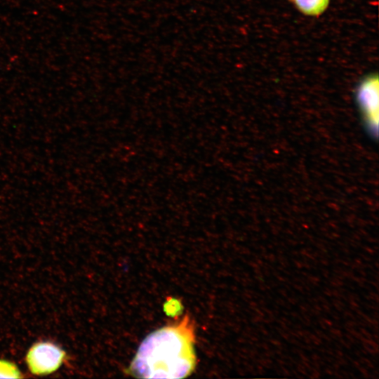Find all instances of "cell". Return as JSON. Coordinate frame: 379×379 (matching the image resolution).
<instances>
[{
    "instance_id": "3",
    "label": "cell",
    "mask_w": 379,
    "mask_h": 379,
    "mask_svg": "<svg viewBox=\"0 0 379 379\" xmlns=\"http://www.w3.org/2000/svg\"><path fill=\"white\" fill-rule=\"evenodd\" d=\"M356 99L368 132L377 138L379 121V81L377 74L364 77L357 86Z\"/></svg>"
},
{
    "instance_id": "4",
    "label": "cell",
    "mask_w": 379,
    "mask_h": 379,
    "mask_svg": "<svg viewBox=\"0 0 379 379\" xmlns=\"http://www.w3.org/2000/svg\"><path fill=\"white\" fill-rule=\"evenodd\" d=\"M291 4L302 14L318 17L328 8L330 0H289Z\"/></svg>"
},
{
    "instance_id": "1",
    "label": "cell",
    "mask_w": 379,
    "mask_h": 379,
    "mask_svg": "<svg viewBox=\"0 0 379 379\" xmlns=\"http://www.w3.org/2000/svg\"><path fill=\"white\" fill-rule=\"evenodd\" d=\"M194 328L186 315L180 322L156 330L140 344L129 371L144 378H182L194 369Z\"/></svg>"
},
{
    "instance_id": "5",
    "label": "cell",
    "mask_w": 379,
    "mask_h": 379,
    "mask_svg": "<svg viewBox=\"0 0 379 379\" xmlns=\"http://www.w3.org/2000/svg\"><path fill=\"white\" fill-rule=\"evenodd\" d=\"M18 367L12 361L0 359V378H22Z\"/></svg>"
},
{
    "instance_id": "2",
    "label": "cell",
    "mask_w": 379,
    "mask_h": 379,
    "mask_svg": "<svg viewBox=\"0 0 379 379\" xmlns=\"http://www.w3.org/2000/svg\"><path fill=\"white\" fill-rule=\"evenodd\" d=\"M66 357L65 351L58 345L51 341H39L30 347L25 361L31 373L46 375L59 369Z\"/></svg>"
}]
</instances>
